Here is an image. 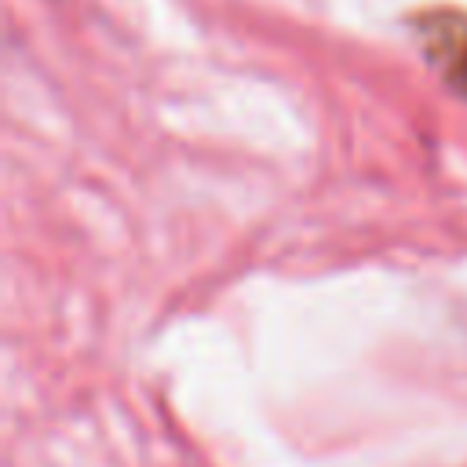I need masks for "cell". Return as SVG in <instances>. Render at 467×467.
Returning <instances> with one entry per match:
<instances>
[{
  "label": "cell",
  "instance_id": "cell-1",
  "mask_svg": "<svg viewBox=\"0 0 467 467\" xmlns=\"http://www.w3.org/2000/svg\"><path fill=\"white\" fill-rule=\"evenodd\" d=\"M431 44H434V62H441L449 84L467 95V22H460L452 29L445 22L441 26L434 22Z\"/></svg>",
  "mask_w": 467,
  "mask_h": 467
}]
</instances>
